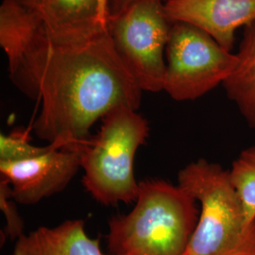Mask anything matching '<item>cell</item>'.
<instances>
[{
	"mask_svg": "<svg viewBox=\"0 0 255 255\" xmlns=\"http://www.w3.org/2000/svg\"><path fill=\"white\" fill-rule=\"evenodd\" d=\"M105 27L100 0H2L0 46L11 82L28 97L54 48L86 41Z\"/></svg>",
	"mask_w": 255,
	"mask_h": 255,
	"instance_id": "obj_2",
	"label": "cell"
},
{
	"mask_svg": "<svg viewBox=\"0 0 255 255\" xmlns=\"http://www.w3.org/2000/svg\"><path fill=\"white\" fill-rule=\"evenodd\" d=\"M143 90L120 59L107 27L90 39L54 48L28 98L41 101L32 129L59 148H79L95 122L125 105L138 110Z\"/></svg>",
	"mask_w": 255,
	"mask_h": 255,
	"instance_id": "obj_1",
	"label": "cell"
},
{
	"mask_svg": "<svg viewBox=\"0 0 255 255\" xmlns=\"http://www.w3.org/2000/svg\"><path fill=\"white\" fill-rule=\"evenodd\" d=\"M100 5H101V19H102L103 24L106 26L107 18H108L107 7H106V0H100Z\"/></svg>",
	"mask_w": 255,
	"mask_h": 255,
	"instance_id": "obj_16",
	"label": "cell"
},
{
	"mask_svg": "<svg viewBox=\"0 0 255 255\" xmlns=\"http://www.w3.org/2000/svg\"><path fill=\"white\" fill-rule=\"evenodd\" d=\"M229 176L247 216L255 219V146L241 151L233 162Z\"/></svg>",
	"mask_w": 255,
	"mask_h": 255,
	"instance_id": "obj_12",
	"label": "cell"
},
{
	"mask_svg": "<svg viewBox=\"0 0 255 255\" xmlns=\"http://www.w3.org/2000/svg\"><path fill=\"white\" fill-rule=\"evenodd\" d=\"M233 72L223 82L229 99L255 129V21L245 27Z\"/></svg>",
	"mask_w": 255,
	"mask_h": 255,
	"instance_id": "obj_11",
	"label": "cell"
},
{
	"mask_svg": "<svg viewBox=\"0 0 255 255\" xmlns=\"http://www.w3.org/2000/svg\"><path fill=\"white\" fill-rule=\"evenodd\" d=\"M164 3L133 0L107 19L114 46L143 91H164L165 51L172 26Z\"/></svg>",
	"mask_w": 255,
	"mask_h": 255,
	"instance_id": "obj_6",
	"label": "cell"
},
{
	"mask_svg": "<svg viewBox=\"0 0 255 255\" xmlns=\"http://www.w3.org/2000/svg\"><path fill=\"white\" fill-rule=\"evenodd\" d=\"M11 196V186L8 181L1 178L0 208L7 220L6 232L11 239H18L24 235V220L19 214Z\"/></svg>",
	"mask_w": 255,
	"mask_h": 255,
	"instance_id": "obj_14",
	"label": "cell"
},
{
	"mask_svg": "<svg viewBox=\"0 0 255 255\" xmlns=\"http://www.w3.org/2000/svg\"><path fill=\"white\" fill-rule=\"evenodd\" d=\"M81 167L79 148L50 145L46 153L22 162H0L1 178L11 186V196L23 205H33L64 190Z\"/></svg>",
	"mask_w": 255,
	"mask_h": 255,
	"instance_id": "obj_8",
	"label": "cell"
},
{
	"mask_svg": "<svg viewBox=\"0 0 255 255\" xmlns=\"http://www.w3.org/2000/svg\"><path fill=\"white\" fill-rule=\"evenodd\" d=\"M101 120L99 132L79 147L82 183L103 205L130 203L139 191L134 160L149 135L148 122L125 105L111 110Z\"/></svg>",
	"mask_w": 255,
	"mask_h": 255,
	"instance_id": "obj_5",
	"label": "cell"
},
{
	"mask_svg": "<svg viewBox=\"0 0 255 255\" xmlns=\"http://www.w3.org/2000/svg\"><path fill=\"white\" fill-rule=\"evenodd\" d=\"M178 185L201 204L184 255H255V219L247 216L229 170L199 159L180 170Z\"/></svg>",
	"mask_w": 255,
	"mask_h": 255,
	"instance_id": "obj_4",
	"label": "cell"
},
{
	"mask_svg": "<svg viewBox=\"0 0 255 255\" xmlns=\"http://www.w3.org/2000/svg\"><path fill=\"white\" fill-rule=\"evenodd\" d=\"M136 204L110 219L111 255H184L199 219L197 201L179 185L139 182Z\"/></svg>",
	"mask_w": 255,
	"mask_h": 255,
	"instance_id": "obj_3",
	"label": "cell"
},
{
	"mask_svg": "<svg viewBox=\"0 0 255 255\" xmlns=\"http://www.w3.org/2000/svg\"><path fill=\"white\" fill-rule=\"evenodd\" d=\"M132 1L133 0H106L108 17L110 15H114V14L119 13V11L125 9L128 5L130 4ZM167 0H165V2Z\"/></svg>",
	"mask_w": 255,
	"mask_h": 255,
	"instance_id": "obj_15",
	"label": "cell"
},
{
	"mask_svg": "<svg viewBox=\"0 0 255 255\" xmlns=\"http://www.w3.org/2000/svg\"><path fill=\"white\" fill-rule=\"evenodd\" d=\"M12 255H104L99 239L89 237L82 219L39 227L17 239Z\"/></svg>",
	"mask_w": 255,
	"mask_h": 255,
	"instance_id": "obj_10",
	"label": "cell"
},
{
	"mask_svg": "<svg viewBox=\"0 0 255 255\" xmlns=\"http://www.w3.org/2000/svg\"><path fill=\"white\" fill-rule=\"evenodd\" d=\"M50 145L36 146L31 144L27 129L15 128L9 134L0 135V162L14 163L32 159L46 153Z\"/></svg>",
	"mask_w": 255,
	"mask_h": 255,
	"instance_id": "obj_13",
	"label": "cell"
},
{
	"mask_svg": "<svg viewBox=\"0 0 255 255\" xmlns=\"http://www.w3.org/2000/svg\"><path fill=\"white\" fill-rule=\"evenodd\" d=\"M171 23H185L212 37L231 51L236 31L255 21V0H167Z\"/></svg>",
	"mask_w": 255,
	"mask_h": 255,
	"instance_id": "obj_9",
	"label": "cell"
},
{
	"mask_svg": "<svg viewBox=\"0 0 255 255\" xmlns=\"http://www.w3.org/2000/svg\"><path fill=\"white\" fill-rule=\"evenodd\" d=\"M164 91L174 101H194L227 80L237 63L212 37L185 23H172L165 51Z\"/></svg>",
	"mask_w": 255,
	"mask_h": 255,
	"instance_id": "obj_7",
	"label": "cell"
}]
</instances>
